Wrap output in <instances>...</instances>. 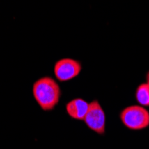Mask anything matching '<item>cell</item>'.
<instances>
[{
	"mask_svg": "<svg viewBox=\"0 0 149 149\" xmlns=\"http://www.w3.org/2000/svg\"><path fill=\"white\" fill-rule=\"evenodd\" d=\"M81 69L82 66L79 61L72 58H63L56 63L54 73L60 82H66L76 78L80 73Z\"/></svg>",
	"mask_w": 149,
	"mask_h": 149,
	"instance_id": "4",
	"label": "cell"
},
{
	"mask_svg": "<svg viewBox=\"0 0 149 149\" xmlns=\"http://www.w3.org/2000/svg\"><path fill=\"white\" fill-rule=\"evenodd\" d=\"M87 127L98 135H104L105 132V113L97 100L89 103L88 111L84 118Z\"/></svg>",
	"mask_w": 149,
	"mask_h": 149,
	"instance_id": "3",
	"label": "cell"
},
{
	"mask_svg": "<svg viewBox=\"0 0 149 149\" xmlns=\"http://www.w3.org/2000/svg\"><path fill=\"white\" fill-rule=\"evenodd\" d=\"M146 81L147 83H149V70L146 73Z\"/></svg>",
	"mask_w": 149,
	"mask_h": 149,
	"instance_id": "7",
	"label": "cell"
},
{
	"mask_svg": "<svg viewBox=\"0 0 149 149\" xmlns=\"http://www.w3.org/2000/svg\"><path fill=\"white\" fill-rule=\"evenodd\" d=\"M123 124L130 130H142L149 127V111L141 105H130L120 113Z\"/></svg>",
	"mask_w": 149,
	"mask_h": 149,
	"instance_id": "2",
	"label": "cell"
},
{
	"mask_svg": "<svg viewBox=\"0 0 149 149\" xmlns=\"http://www.w3.org/2000/svg\"><path fill=\"white\" fill-rule=\"evenodd\" d=\"M33 97L42 110L55 109L61 97V88L56 81L50 77H43L33 84Z\"/></svg>",
	"mask_w": 149,
	"mask_h": 149,
	"instance_id": "1",
	"label": "cell"
},
{
	"mask_svg": "<svg viewBox=\"0 0 149 149\" xmlns=\"http://www.w3.org/2000/svg\"><path fill=\"white\" fill-rule=\"evenodd\" d=\"M89 107V103L82 98H74L66 104V112L68 115L77 120H83Z\"/></svg>",
	"mask_w": 149,
	"mask_h": 149,
	"instance_id": "5",
	"label": "cell"
},
{
	"mask_svg": "<svg viewBox=\"0 0 149 149\" xmlns=\"http://www.w3.org/2000/svg\"><path fill=\"white\" fill-rule=\"evenodd\" d=\"M135 97L139 105L149 107V83H140L135 91Z\"/></svg>",
	"mask_w": 149,
	"mask_h": 149,
	"instance_id": "6",
	"label": "cell"
}]
</instances>
